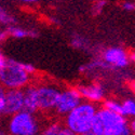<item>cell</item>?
<instances>
[{
    "mask_svg": "<svg viewBox=\"0 0 135 135\" xmlns=\"http://www.w3.org/2000/svg\"><path fill=\"white\" fill-rule=\"evenodd\" d=\"M92 132L95 135H131L130 122L118 112L98 108Z\"/></svg>",
    "mask_w": 135,
    "mask_h": 135,
    "instance_id": "cell-1",
    "label": "cell"
},
{
    "mask_svg": "<svg viewBox=\"0 0 135 135\" xmlns=\"http://www.w3.org/2000/svg\"><path fill=\"white\" fill-rule=\"evenodd\" d=\"M97 110L96 104L82 100L64 117V124L78 135L89 133L92 131Z\"/></svg>",
    "mask_w": 135,
    "mask_h": 135,
    "instance_id": "cell-2",
    "label": "cell"
},
{
    "mask_svg": "<svg viewBox=\"0 0 135 135\" xmlns=\"http://www.w3.org/2000/svg\"><path fill=\"white\" fill-rule=\"evenodd\" d=\"M32 76L26 70L24 63L7 60L0 68V84L7 90H24L31 83Z\"/></svg>",
    "mask_w": 135,
    "mask_h": 135,
    "instance_id": "cell-3",
    "label": "cell"
},
{
    "mask_svg": "<svg viewBox=\"0 0 135 135\" xmlns=\"http://www.w3.org/2000/svg\"><path fill=\"white\" fill-rule=\"evenodd\" d=\"M6 129L8 135H38L41 124L35 112L23 109L9 117Z\"/></svg>",
    "mask_w": 135,
    "mask_h": 135,
    "instance_id": "cell-4",
    "label": "cell"
},
{
    "mask_svg": "<svg viewBox=\"0 0 135 135\" xmlns=\"http://www.w3.org/2000/svg\"><path fill=\"white\" fill-rule=\"evenodd\" d=\"M37 90L39 98V111L43 114L54 112L61 89L53 82L43 81L37 84Z\"/></svg>",
    "mask_w": 135,
    "mask_h": 135,
    "instance_id": "cell-5",
    "label": "cell"
},
{
    "mask_svg": "<svg viewBox=\"0 0 135 135\" xmlns=\"http://www.w3.org/2000/svg\"><path fill=\"white\" fill-rule=\"evenodd\" d=\"M82 96L77 86H68L61 90L60 96L55 105L54 112L61 117H65L67 114L76 108L82 102Z\"/></svg>",
    "mask_w": 135,
    "mask_h": 135,
    "instance_id": "cell-6",
    "label": "cell"
},
{
    "mask_svg": "<svg viewBox=\"0 0 135 135\" xmlns=\"http://www.w3.org/2000/svg\"><path fill=\"white\" fill-rule=\"evenodd\" d=\"M102 59L109 68L122 69L128 67L130 64V54L121 47H109L106 48L100 53Z\"/></svg>",
    "mask_w": 135,
    "mask_h": 135,
    "instance_id": "cell-7",
    "label": "cell"
},
{
    "mask_svg": "<svg viewBox=\"0 0 135 135\" xmlns=\"http://www.w3.org/2000/svg\"><path fill=\"white\" fill-rule=\"evenodd\" d=\"M77 89L79 90L82 99L86 100V102L97 104V103H103L106 99L105 86L98 81L81 83L77 86Z\"/></svg>",
    "mask_w": 135,
    "mask_h": 135,
    "instance_id": "cell-8",
    "label": "cell"
},
{
    "mask_svg": "<svg viewBox=\"0 0 135 135\" xmlns=\"http://www.w3.org/2000/svg\"><path fill=\"white\" fill-rule=\"evenodd\" d=\"M24 109V90H7L4 102V116H12Z\"/></svg>",
    "mask_w": 135,
    "mask_h": 135,
    "instance_id": "cell-9",
    "label": "cell"
},
{
    "mask_svg": "<svg viewBox=\"0 0 135 135\" xmlns=\"http://www.w3.org/2000/svg\"><path fill=\"white\" fill-rule=\"evenodd\" d=\"M24 109L35 114L39 111L37 84H29L24 89Z\"/></svg>",
    "mask_w": 135,
    "mask_h": 135,
    "instance_id": "cell-10",
    "label": "cell"
},
{
    "mask_svg": "<svg viewBox=\"0 0 135 135\" xmlns=\"http://www.w3.org/2000/svg\"><path fill=\"white\" fill-rule=\"evenodd\" d=\"M10 38L13 39H25V38H36L38 37V31L35 29H28L20 26L10 25L7 27Z\"/></svg>",
    "mask_w": 135,
    "mask_h": 135,
    "instance_id": "cell-11",
    "label": "cell"
},
{
    "mask_svg": "<svg viewBox=\"0 0 135 135\" xmlns=\"http://www.w3.org/2000/svg\"><path fill=\"white\" fill-rule=\"evenodd\" d=\"M121 114L126 118H135V99L126 98L121 102Z\"/></svg>",
    "mask_w": 135,
    "mask_h": 135,
    "instance_id": "cell-12",
    "label": "cell"
},
{
    "mask_svg": "<svg viewBox=\"0 0 135 135\" xmlns=\"http://www.w3.org/2000/svg\"><path fill=\"white\" fill-rule=\"evenodd\" d=\"M63 127L61 126V123L57 121H52L47 123L43 128L40 130V135H57Z\"/></svg>",
    "mask_w": 135,
    "mask_h": 135,
    "instance_id": "cell-13",
    "label": "cell"
},
{
    "mask_svg": "<svg viewBox=\"0 0 135 135\" xmlns=\"http://www.w3.org/2000/svg\"><path fill=\"white\" fill-rule=\"evenodd\" d=\"M103 107L110 111L118 112V114H121V109H122L121 102H119L117 99H114V98H106L103 102Z\"/></svg>",
    "mask_w": 135,
    "mask_h": 135,
    "instance_id": "cell-14",
    "label": "cell"
},
{
    "mask_svg": "<svg viewBox=\"0 0 135 135\" xmlns=\"http://www.w3.org/2000/svg\"><path fill=\"white\" fill-rule=\"evenodd\" d=\"M15 22V18L13 15H11L6 9L0 7V25L10 26L13 25Z\"/></svg>",
    "mask_w": 135,
    "mask_h": 135,
    "instance_id": "cell-15",
    "label": "cell"
},
{
    "mask_svg": "<svg viewBox=\"0 0 135 135\" xmlns=\"http://www.w3.org/2000/svg\"><path fill=\"white\" fill-rule=\"evenodd\" d=\"M71 46L76 49L84 50L88 48V41L80 36H74L71 38Z\"/></svg>",
    "mask_w": 135,
    "mask_h": 135,
    "instance_id": "cell-16",
    "label": "cell"
},
{
    "mask_svg": "<svg viewBox=\"0 0 135 135\" xmlns=\"http://www.w3.org/2000/svg\"><path fill=\"white\" fill-rule=\"evenodd\" d=\"M105 6H106V0H96V1H93V6H92L93 13L99 14L104 10Z\"/></svg>",
    "mask_w": 135,
    "mask_h": 135,
    "instance_id": "cell-17",
    "label": "cell"
},
{
    "mask_svg": "<svg viewBox=\"0 0 135 135\" xmlns=\"http://www.w3.org/2000/svg\"><path fill=\"white\" fill-rule=\"evenodd\" d=\"M6 94H7V89L3 88L1 84H0V115H3L4 102H6Z\"/></svg>",
    "mask_w": 135,
    "mask_h": 135,
    "instance_id": "cell-18",
    "label": "cell"
},
{
    "mask_svg": "<svg viewBox=\"0 0 135 135\" xmlns=\"http://www.w3.org/2000/svg\"><path fill=\"white\" fill-rule=\"evenodd\" d=\"M121 8L128 12H133L135 11V2L131 1V0H127V1H123L121 3Z\"/></svg>",
    "mask_w": 135,
    "mask_h": 135,
    "instance_id": "cell-19",
    "label": "cell"
},
{
    "mask_svg": "<svg viewBox=\"0 0 135 135\" xmlns=\"http://www.w3.org/2000/svg\"><path fill=\"white\" fill-rule=\"evenodd\" d=\"M8 39H10V36H9V32H8L7 28L1 29L0 30V43L6 42Z\"/></svg>",
    "mask_w": 135,
    "mask_h": 135,
    "instance_id": "cell-20",
    "label": "cell"
},
{
    "mask_svg": "<svg viewBox=\"0 0 135 135\" xmlns=\"http://www.w3.org/2000/svg\"><path fill=\"white\" fill-rule=\"evenodd\" d=\"M57 135H78V134H76L75 132H73L70 129H68L67 127H63Z\"/></svg>",
    "mask_w": 135,
    "mask_h": 135,
    "instance_id": "cell-21",
    "label": "cell"
},
{
    "mask_svg": "<svg viewBox=\"0 0 135 135\" xmlns=\"http://www.w3.org/2000/svg\"><path fill=\"white\" fill-rule=\"evenodd\" d=\"M130 129H131V135H135V118L130 122Z\"/></svg>",
    "mask_w": 135,
    "mask_h": 135,
    "instance_id": "cell-22",
    "label": "cell"
},
{
    "mask_svg": "<svg viewBox=\"0 0 135 135\" xmlns=\"http://www.w3.org/2000/svg\"><path fill=\"white\" fill-rule=\"evenodd\" d=\"M6 62H7V59L3 56V54H2V52L0 51V68L6 64Z\"/></svg>",
    "mask_w": 135,
    "mask_h": 135,
    "instance_id": "cell-23",
    "label": "cell"
},
{
    "mask_svg": "<svg viewBox=\"0 0 135 135\" xmlns=\"http://www.w3.org/2000/svg\"><path fill=\"white\" fill-rule=\"evenodd\" d=\"M129 54H130V61L135 64V51H132V52H130Z\"/></svg>",
    "mask_w": 135,
    "mask_h": 135,
    "instance_id": "cell-24",
    "label": "cell"
},
{
    "mask_svg": "<svg viewBox=\"0 0 135 135\" xmlns=\"http://www.w3.org/2000/svg\"><path fill=\"white\" fill-rule=\"evenodd\" d=\"M130 88H131V90H132V92L135 94V80H132V81L130 82Z\"/></svg>",
    "mask_w": 135,
    "mask_h": 135,
    "instance_id": "cell-25",
    "label": "cell"
},
{
    "mask_svg": "<svg viewBox=\"0 0 135 135\" xmlns=\"http://www.w3.org/2000/svg\"><path fill=\"white\" fill-rule=\"evenodd\" d=\"M20 1L24 2V3H27V4H32V3H35L37 0H20Z\"/></svg>",
    "mask_w": 135,
    "mask_h": 135,
    "instance_id": "cell-26",
    "label": "cell"
},
{
    "mask_svg": "<svg viewBox=\"0 0 135 135\" xmlns=\"http://www.w3.org/2000/svg\"><path fill=\"white\" fill-rule=\"evenodd\" d=\"M82 135H95V134H94V133H93V132L91 131V132H89V133H85V134H82Z\"/></svg>",
    "mask_w": 135,
    "mask_h": 135,
    "instance_id": "cell-27",
    "label": "cell"
},
{
    "mask_svg": "<svg viewBox=\"0 0 135 135\" xmlns=\"http://www.w3.org/2000/svg\"><path fill=\"white\" fill-rule=\"evenodd\" d=\"M0 135H8V134H7L6 132H3V131H2V132H0Z\"/></svg>",
    "mask_w": 135,
    "mask_h": 135,
    "instance_id": "cell-28",
    "label": "cell"
},
{
    "mask_svg": "<svg viewBox=\"0 0 135 135\" xmlns=\"http://www.w3.org/2000/svg\"><path fill=\"white\" fill-rule=\"evenodd\" d=\"M0 132H2V128H1V121H0Z\"/></svg>",
    "mask_w": 135,
    "mask_h": 135,
    "instance_id": "cell-29",
    "label": "cell"
}]
</instances>
